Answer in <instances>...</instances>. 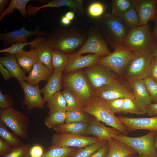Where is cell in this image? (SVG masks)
<instances>
[{
	"label": "cell",
	"mask_w": 157,
	"mask_h": 157,
	"mask_svg": "<svg viewBox=\"0 0 157 157\" xmlns=\"http://www.w3.org/2000/svg\"><path fill=\"white\" fill-rule=\"evenodd\" d=\"M51 141V148L60 147H84L101 140L95 136H88L63 133L53 135Z\"/></svg>",
	"instance_id": "7c38bea8"
},
{
	"label": "cell",
	"mask_w": 157,
	"mask_h": 157,
	"mask_svg": "<svg viewBox=\"0 0 157 157\" xmlns=\"http://www.w3.org/2000/svg\"><path fill=\"white\" fill-rule=\"evenodd\" d=\"M135 53V52L124 47H119L114 49L109 54L102 57L97 63L104 66L123 78L126 67Z\"/></svg>",
	"instance_id": "ba28073f"
},
{
	"label": "cell",
	"mask_w": 157,
	"mask_h": 157,
	"mask_svg": "<svg viewBox=\"0 0 157 157\" xmlns=\"http://www.w3.org/2000/svg\"><path fill=\"white\" fill-rule=\"evenodd\" d=\"M153 58L150 52H135L134 56L126 67L123 79L129 82H132L144 80L147 77Z\"/></svg>",
	"instance_id": "8992f818"
},
{
	"label": "cell",
	"mask_w": 157,
	"mask_h": 157,
	"mask_svg": "<svg viewBox=\"0 0 157 157\" xmlns=\"http://www.w3.org/2000/svg\"><path fill=\"white\" fill-rule=\"evenodd\" d=\"M154 141L155 146L157 152V131L155 132V133Z\"/></svg>",
	"instance_id": "680465c9"
},
{
	"label": "cell",
	"mask_w": 157,
	"mask_h": 157,
	"mask_svg": "<svg viewBox=\"0 0 157 157\" xmlns=\"http://www.w3.org/2000/svg\"><path fill=\"white\" fill-rule=\"evenodd\" d=\"M62 73L56 72L53 71L46 85L40 90L41 93L44 95L43 98L45 103H47L51 97L62 88Z\"/></svg>",
	"instance_id": "603a6c76"
},
{
	"label": "cell",
	"mask_w": 157,
	"mask_h": 157,
	"mask_svg": "<svg viewBox=\"0 0 157 157\" xmlns=\"http://www.w3.org/2000/svg\"><path fill=\"white\" fill-rule=\"evenodd\" d=\"M138 157H150L146 155H139Z\"/></svg>",
	"instance_id": "91938a15"
},
{
	"label": "cell",
	"mask_w": 157,
	"mask_h": 157,
	"mask_svg": "<svg viewBox=\"0 0 157 157\" xmlns=\"http://www.w3.org/2000/svg\"><path fill=\"white\" fill-rule=\"evenodd\" d=\"M82 109L99 121L116 129L122 134L127 135L126 127L112 112L105 99L94 95Z\"/></svg>",
	"instance_id": "3957f363"
},
{
	"label": "cell",
	"mask_w": 157,
	"mask_h": 157,
	"mask_svg": "<svg viewBox=\"0 0 157 157\" xmlns=\"http://www.w3.org/2000/svg\"><path fill=\"white\" fill-rule=\"evenodd\" d=\"M75 152L73 147H49L40 157H69Z\"/></svg>",
	"instance_id": "d590c367"
},
{
	"label": "cell",
	"mask_w": 157,
	"mask_h": 157,
	"mask_svg": "<svg viewBox=\"0 0 157 157\" xmlns=\"http://www.w3.org/2000/svg\"><path fill=\"white\" fill-rule=\"evenodd\" d=\"M119 16L129 29L140 25L138 14L133 6L130 9Z\"/></svg>",
	"instance_id": "836d02e7"
},
{
	"label": "cell",
	"mask_w": 157,
	"mask_h": 157,
	"mask_svg": "<svg viewBox=\"0 0 157 157\" xmlns=\"http://www.w3.org/2000/svg\"><path fill=\"white\" fill-rule=\"evenodd\" d=\"M82 71L80 69L65 74L62 84L75 93L85 106L94 95V91Z\"/></svg>",
	"instance_id": "277c9868"
},
{
	"label": "cell",
	"mask_w": 157,
	"mask_h": 157,
	"mask_svg": "<svg viewBox=\"0 0 157 157\" xmlns=\"http://www.w3.org/2000/svg\"><path fill=\"white\" fill-rule=\"evenodd\" d=\"M76 52L81 55L90 53L102 56L111 53L107 41L95 26L89 27L85 42Z\"/></svg>",
	"instance_id": "8fae6325"
},
{
	"label": "cell",
	"mask_w": 157,
	"mask_h": 157,
	"mask_svg": "<svg viewBox=\"0 0 157 157\" xmlns=\"http://www.w3.org/2000/svg\"><path fill=\"white\" fill-rule=\"evenodd\" d=\"M19 81L24 94V98L22 101L21 104L26 106V110H28V112L30 113L35 108L44 109L45 103L41 95L39 85L34 86L25 81Z\"/></svg>",
	"instance_id": "5bb4252c"
},
{
	"label": "cell",
	"mask_w": 157,
	"mask_h": 157,
	"mask_svg": "<svg viewBox=\"0 0 157 157\" xmlns=\"http://www.w3.org/2000/svg\"><path fill=\"white\" fill-rule=\"evenodd\" d=\"M31 147L29 144L13 147L11 151L2 157H30V151Z\"/></svg>",
	"instance_id": "60d3db41"
},
{
	"label": "cell",
	"mask_w": 157,
	"mask_h": 157,
	"mask_svg": "<svg viewBox=\"0 0 157 157\" xmlns=\"http://www.w3.org/2000/svg\"><path fill=\"white\" fill-rule=\"evenodd\" d=\"M41 42L38 44L35 48L37 50L39 60L50 69H53L52 65V58L53 50L42 44Z\"/></svg>",
	"instance_id": "f546056e"
},
{
	"label": "cell",
	"mask_w": 157,
	"mask_h": 157,
	"mask_svg": "<svg viewBox=\"0 0 157 157\" xmlns=\"http://www.w3.org/2000/svg\"><path fill=\"white\" fill-rule=\"evenodd\" d=\"M31 0H11L8 7L1 14L0 21L6 15L9 16L13 13V10L17 9L19 11L22 17L25 18L27 17L26 7L27 3Z\"/></svg>",
	"instance_id": "f1b7e54d"
},
{
	"label": "cell",
	"mask_w": 157,
	"mask_h": 157,
	"mask_svg": "<svg viewBox=\"0 0 157 157\" xmlns=\"http://www.w3.org/2000/svg\"><path fill=\"white\" fill-rule=\"evenodd\" d=\"M49 33L47 31H40L38 27L34 31L26 30L24 25L20 29L8 33H0V39L2 41L3 45L6 46L11 43L17 42H28V37L34 35L47 36Z\"/></svg>",
	"instance_id": "ac0fdd59"
},
{
	"label": "cell",
	"mask_w": 157,
	"mask_h": 157,
	"mask_svg": "<svg viewBox=\"0 0 157 157\" xmlns=\"http://www.w3.org/2000/svg\"><path fill=\"white\" fill-rule=\"evenodd\" d=\"M13 102L12 98L8 94L2 93L0 90V107L2 109L13 107Z\"/></svg>",
	"instance_id": "f6af8a7d"
},
{
	"label": "cell",
	"mask_w": 157,
	"mask_h": 157,
	"mask_svg": "<svg viewBox=\"0 0 157 157\" xmlns=\"http://www.w3.org/2000/svg\"><path fill=\"white\" fill-rule=\"evenodd\" d=\"M0 138L13 148L24 144L18 136L8 130L6 126L0 121Z\"/></svg>",
	"instance_id": "d6a6232c"
},
{
	"label": "cell",
	"mask_w": 157,
	"mask_h": 157,
	"mask_svg": "<svg viewBox=\"0 0 157 157\" xmlns=\"http://www.w3.org/2000/svg\"><path fill=\"white\" fill-rule=\"evenodd\" d=\"M151 53L153 57L157 58V40L154 41V46Z\"/></svg>",
	"instance_id": "9f6ffc18"
},
{
	"label": "cell",
	"mask_w": 157,
	"mask_h": 157,
	"mask_svg": "<svg viewBox=\"0 0 157 157\" xmlns=\"http://www.w3.org/2000/svg\"><path fill=\"white\" fill-rule=\"evenodd\" d=\"M108 141L102 140L97 142L80 148L71 157H90L100 148L107 144Z\"/></svg>",
	"instance_id": "8d00e7d4"
},
{
	"label": "cell",
	"mask_w": 157,
	"mask_h": 157,
	"mask_svg": "<svg viewBox=\"0 0 157 157\" xmlns=\"http://www.w3.org/2000/svg\"><path fill=\"white\" fill-rule=\"evenodd\" d=\"M13 147L0 138V156L7 154L12 150Z\"/></svg>",
	"instance_id": "7dc6e473"
},
{
	"label": "cell",
	"mask_w": 157,
	"mask_h": 157,
	"mask_svg": "<svg viewBox=\"0 0 157 157\" xmlns=\"http://www.w3.org/2000/svg\"><path fill=\"white\" fill-rule=\"evenodd\" d=\"M103 57L94 54L82 56L73 52L69 55L67 64L63 72L66 74L89 67L97 63Z\"/></svg>",
	"instance_id": "9a60e30c"
},
{
	"label": "cell",
	"mask_w": 157,
	"mask_h": 157,
	"mask_svg": "<svg viewBox=\"0 0 157 157\" xmlns=\"http://www.w3.org/2000/svg\"><path fill=\"white\" fill-rule=\"evenodd\" d=\"M22 68L29 73L34 65L39 61L36 48H31L28 51L24 50L14 55Z\"/></svg>",
	"instance_id": "d4e9b609"
},
{
	"label": "cell",
	"mask_w": 157,
	"mask_h": 157,
	"mask_svg": "<svg viewBox=\"0 0 157 157\" xmlns=\"http://www.w3.org/2000/svg\"><path fill=\"white\" fill-rule=\"evenodd\" d=\"M47 103L49 114L57 111H67V103L60 91L54 94Z\"/></svg>",
	"instance_id": "4316f807"
},
{
	"label": "cell",
	"mask_w": 157,
	"mask_h": 157,
	"mask_svg": "<svg viewBox=\"0 0 157 157\" xmlns=\"http://www.w3.org/2000/svg\"><path fill=\"white\" fill-rule=\"evenodd\" d=\"M65 15L71 21L74 18V13L72 11H69L67 12Z\"/></svg>",
	"instance_id": "6f0895ef"
},
{
	"label": "cell",
	"mask_w": 157,
	"mask_h": 157,
	"mask_svg": "<svg viewBox=\"0 0 157 157\" xmlns=\"http://www.w3.org/2000/svg\"><path fill=\"white\" fill-rule=\"evenodd\" d=\"M157 83V58L152 59L148 72V76Z\"/></svg>",
	"instance_id": "bcb514c9"
},
{
	"label": "cell",
	"mask_w": 157,
	"mask_h": 157,
	"mask_svg": "<svg viewBox=\"0 0 157 157\" xmlns=\"http://www.w3.org/2000/svg\"><path fill=\"white\" fill-rule=\"evenodd\" d=\"M108 144V152L106 157H126L137 153L128 144L114 138Z\"/></svg>",
	"instance_id": "cb8c5ba5"
},
{
	"label": "cell",
	"mask_w": 157,
	"mask_h": 157,
	"mask_svg": "<svg viewBox=\"0 0 157 157\" xmlns=\"http://www.w3.org/2000/svg\"><path fill=\"white\" fill-rule=\"evenodd\" d=\"M10 1L9 0H0V14L4 10L5 7Z\"/></svg>",
	"instance_id": "db71d44e"
},
{
	"label": "cell",
	"mask_w": 157,
	"mask_h": 157,
	"mask_svg": "<svg viewBox=\"0 0 157 157\" xmlns=\"http://www.w3.org/2000/svg\"><path fill=\"white\" fill-rule=\"evenodd\" d=\"M54 71L50 69L39 60L33 66L25 81L29 84L35 86L42 81H47Z\"/></svg>",
	"instance_id": "ffe728a7"
},
{
	"label": "cell",
	"mask_w": 157,
	"mask_h": 157,
	"mask_svg": "<svg viewBox=\"0 0 157 157\" xmlns=\"http://www.w3.org/2000/svg\"><path fill=\"white\" fill-rule=\"evenodd\" d=\"M94 95L106 100L135 99L130 82L120 78L105 85L94 92Z\"/></svg>",
	"instance_id": "9c48e42d"
},
{
	"label": "cell",
	"mask_w": 157,
	"mask_h": 157,
	"mask_svg": "<svg viewBox=\"0 0 157 157\" xmlns=\"http://www.w3.org/2000/svg\"><path fill=\"white\" fill-rule=\"evenodd\" d=\"M105 8L104 5L99 1H94L89 6L88 13L91 17L97 18L104 14Z\"/></svg>",
	"instance_id": "b9f144b4"
},
{
	"label": "cell",
	"mask_w": 157,
	"mask_h": 157,
	"mask_svg": "<svg viewBox=\"0 0 157 157\" xmlns=\"http://www.w3.org/2000/svg\"><path fill=\"white\" fill-rule=\"evenodd\" d=\"M144 83L153 103H157V83L149 77L144 80Z\"/></svg>",
	"instance_id": "7bdbcfd3"
},
{
	"label": "cell",
	"mask_w": 157,
	"mask_h": 157,
	"mask_svg": "<svg viewBox=\"0 0 157 157\" xmlns=\"http://www.w3.org/2000/svg\"><path fill=\"white\" fill-rule=\"evenodd\" d=\"M88 123L73 122L64 123L60 124L53 129L56 133H66L70 134L83 135L86 134L85 132Z\"/></svg>",
	"instance_id": "484cf974"
},
{
	"label": "cell",
	"mask_w": 157,
	"mask_h": 157,
	"mask_svg": "<svg viewBox=\"0 0 157 157\" xmlns=\"http://www.w3.org/2000/svg\"><path fill=\"white\" fill-rule=\"evenodd\" d=\"M106 101L108 105L114 114L122 113L124 99H116Z\"/></svg>",
	"instance_id": "ee69618b"
},
{
	"label": "cell",
	"mask_w": 157,
	"mask_h": 157,
	"mask_svg": "<svg viewBox=\"0 0 157 157\" xmlns=\"http://www.w3.org/2000/svg\"><path fill=\"white\" fill-rule=\"evenodd\" d=\"M121 133L116 129L109 128L95 118L90 119L85 134L92 135L101 140L109 141Z\"/></svg>",
	"instance_id": "d6986e66"
},
{
	"label": "cell",
	"mask_w": 157,
	"mask_h": 157,
	"mask_svg": "<svg viewBox=\"0 0 157 157\" xmlns=\"http://www.w3.org/2000/svg\"><path fill=\"white\" fill-rule=\"evenodd\" d=\"M87 37V32L75 25L70 27L55 29L49 34L41 43L53 50L69 55L82 47Z\"/></svg>",
	"instance_id": "6da1fadb"
},
{
	"label": "cell",
	"mask_w": 157,
	"mask_h": 157,
	"mask_svg": "<svg viewBox=\"0 0 157 157\" xmlns=\"http://www.w3.org/2000/svg\"><path fill=\"white\" fill-rule=\"evenodd\" d=\"M67 111H57L49 114L44 120V124L49 129H54L64 123L67 118Z\"/></svg>",
	"instance_id": "e575fe53"
},
{
	"label": "cell",
	"mask_w": 157,
	"mask_h": 157,
	"mask_svg": "<svg viewBox=\"0 0 157 157\" xmlns=\"http://www.w3.org/2000/svg\"><path fill=\"white\" fill-rule=\"evenodd\" d=\"M43 153V149L42 147L37 144L32 147L30 151V157H40Z\"/></svg>",
	"instance_id": "c3c4849f"
},
{
	"label": "cell",
	"mask_w": 157,
	"mask_h": 157,
	"mask_svg": "<svg viewBox=\"0 0 157 157\" xmlns=\"http://www.w3.org/2000/svg\"><path fill=\"white\" fill-rule=\"evenodd\" d=\"M95 26L114 49L124 47L129 30L119 16L111 13H106L96 18Z\"/></svg>",
	"instance_id": "7a4b0ae2"
},
{
	"label": "cell",
	"mask_w": 157,
	"mask_h": 157,
	"mask_svg": "<svg viewBox=\"0 0 157 157\" xmlns=\"http://www.w3.org/2000/svg\"><path fill=\"white\" fill-rule=\"evenodd\" d=\"M129 82L135 100L145 112L147 107L151 104L152 101L144 80Z\"/></svg>",
	"instance_id": "44dd1931"
},
{
	"label": "cell",
	"mask_w": 157,
	"mask_h": 157,
	"mask_svg": "<svg viewBox=\"0 0 157 157\" xmlns=\"http://www.w3.org/2000/svg\"><path fill=\"white\" fill-rule=\"evenodd\" d=\"M69 55L61 51L53 50L52 65L54 72L62 73L67 64Z\"/></svg>",
	"instance_id": "4dcf8cb0"
},
{
	"label": "cell",
	"mask_w": 157,
	"mask_h": 157,
	"mask_svg": "<svg viewBox=\"0 0 157 157\" xmlns=\"http://www.w3.org/2000/svg\"><path fill=\"white\" fill-rule=\"evenodd\" d=\"M0 72L3 78L6 81L9 80L13 77L9 71L1 63Z\"/></svg>",
	"instance_id": "816d5d0a"
},
{
	"label": "cell",
	"mask_w": 157,
	"mask_h": 157,
	"mask_svg": "<svg viewBox=\"0 0 157 157\" xmlns=\"http://www.w3.org/2000/svg\"><path fill=\"white\" fill-rule=\"evenodd\" d=\"M133 6L131 0H113L111 1V13L119 16L130 9Z\"/></svg>",
	"instance_id": "ab89813d"
},
{
	"label": "cell",
	"mask_w": 157,
	"mask_h": 157,
	"mask_svg": "<svg viewBox=\"0 0 157 157\" xmlns=\"http://www.w3.org/2000/svg\"><path fill=\"white\" fill-rule=\"evenodd\" d=\"M155 25L153 31L152 32V36L154 41L157 40V14L154 21Z\"/></svg>",
	"instance_id": "f5cc1de1"
},
{
	"label": "cell",
	"mask_w": 157,
	"mask_h": 157,
	"mask_svg": "<svg viewBox=\"0 0 157 157\" xmlns=\"http://www.w3.org/2000/svg\"><path fill=\"white\" fill-rule=\"evenodd\" d=\"M1 63L10 72L13 77L18 80L25 81L26 72L18 63L15 56L7 53L4 56L0 57Z\"/></svg>",
	"instance_id": "7402d4cb"
},
{
	"label": "cell",
	"mask_w": 157,
	"mask_h": 157,
	"mask_svg": "<svg viewBox=\"0 0 157 157\" xmlns=\"http://www.w3.org/2000/svg\"><path fill=\"white\" fill-rule=\"evenodd\" d=\"M84 74L94 92L103 85L120 78L104 66L98 64L86 68Z\"/></svg>",
	"instance_id": "4fadbf2b"
},
{
	"label": "cell",
	"mask_w": 157,
	"mask_h": 157,
	"mask_svg": "<svg viewBox=\"0 0 157 157\" xmlns=\"http://www.w3.org/2000/svg\"><path fill=\"white\" fill-rule=\"evenodd\" d=\"M60 22L61 24L64 26L69 25L71 21L68 19L65 15L62 16L60 19Z\"/></svg>",
	"instance_id": "11a10c76"
},
{
	"label": "cell",
	"mask_w": 157,
	"mask_h": 157,
	"mask_svg": "<svg viewBox=\"0 0 157 157\" xmlns=\"http://www.w3.org/2000/svg\"><path fill=\"white\" fill-rule=\"evenodd\" d=\"M61 92L67 103V111L76 109H82L85 106L78 96L72 90L65 88Z\"/></svg>",
	"instance_id": "1f68e13d"
},
{
	"label": "cell",
	"mask_w": 157,
	"mask_h": 157,
	"mask_svg": "<svg viewBox=\"0 0 157 157\" xmlns=\"http://www.w3.org/2000/svg\"><path fill=\"white\" fill-rule=\"evenodd\" d=\"M138 14L140 25L154 21L157 14V0H131Z\"/></svg>",
	"instance_id": "2e32d148"
},
{
	"label": "cell",
	"mask_w": 157,
	"mask_h": 157,
	"mask_svg": "<svg viewBox=\"0 0 157 157\" xmlns=\"http://www.w3.org/2000/svg\"><path fill=\"white\" fill-rule=\"evenodd\" d=\"M133 155H130L129 156H127L126 157H133V156H132Z\"/></svg>",
	"instance_id": "94428289"
},
{
	"label": "cell",
	"mask_w": 157,
	"mask_h": 157,
	"mask_svg": "<svg viewBox=\"0 0 157 157\" xmlns=\"http://www.w3.org/2000/svg\"><path fill=\"white\" fill-rule=\"evenodd\" d=\"M46 37L38 35L34 40L27 42H19L12 44L11 47L0 50V53H6L12 54H15L23 50L25 46L29 45L32 48H35L39 43L44 41Z\"/></svg>",
	"instance_id": "83f0119b"
},
{
	"label": "cell",
	"mask_w": 157,
	"mask_h": 157,
	"mask_svg": "<svg viewBox=\"0 0 157 157\" xmlns=\"http://www.w3.org/2000/svg\"><path fill=\"white\" fill-rule=\"evenodd\" d=\"M82 109H76L67 111V116L65 123L78 122L89 123L90 119L87 116V113Z\"/></svg>",
	"instance_id": "74e56055"
},
{
	"label": "cell",
	"mask_w": 157,
	"mask_h": 157,
	"mask_svg": "<svg viewBox=\"0 0 157 157\" xmlns=\"http://www.w3.org/2000/svg\"><path fill=\"white\" fill-rule=\"evenodd\" d=\"M117 117L128 131L141 129L157 131V116L146 118H132L122 116Z\"/></svg>",
	"instance_id": "e0dca14e"
},
{
	"label": "cell",
	"mask_w": 157,
	"mask_h": 157,
	"mask_svg": "<svg viewBox=\"0 0 157 157\" xmlns=\"http://www.w3.org/2000/svg\"><path fill=\"white\" fill-rule=\"evenodd\" d=\"M108 143L100 148L90 157H104L108 151Z\"/></svg>",
	"instance_id": "681fc988"
},
{
	"label": "cell",
	"mask_w": 157,
	"mask_h": 157,
	"mask_svg": "<svg viewBox=\"0 0 157 157\" xmlns=\"http://www.w3.org/2000/svg\"><path fill=\"white\" fill-rule=\"evenodd\" d=\"M122 113L124 114L129 113L139 115L146 114L145 112L138 103L135 99L130 98L124 99Z\"/></svg>",
	"instance_id": "f35d334b"
},
{
	"label": "cell",
	"mask_w": 157,
	"mask_h": 157,
	"mask_svg": "<svg viewBox=\"0 0 157 157\" xmlns=\"http://www.w3.org/2000/svg\"><path fill=\"white\" fill-rule=\"evenodd\" d=\"M155 132L150 131L144 135L137 137H130L120 133L114 138L128 144L139 155L157 157L154 141Z\"/></svg>",
	"instance_id": "30bf717a"
},
{
	"label": "cell",
	"mask_w": 157,
	"mask_h": 157,
	"mask_svg": "<svg viewBox=\"0 0 157 157\" xmlns=\"http://www.w3.org/2000/svg\"><path fill=\"white\" fill-rule=\"evenodd\" d=\"M154 41L149 24L129 29L126 37L124 47L134 51L150 52Z\"/></svg>",
	"instance_id": "5b68a950"
},
{
	"label": "cell",
	"mask_w": 157,
	"mask_h": 157,
	"mask_svg": "<svg viewBox=\"0 0 157 157\" xmlns=\"http://www.w3.org/2000/svg\"><path fill=\"white\" fill-rule=\"evenodd\" d=\"M146 114L149 116H157V103H151L145 109Z\"/></svg>",
	"instance_id": "f907efd6"
},
{
	"label": "cell",
	"mask_w": 157,
	"mask_h": 157,
	"mask_svg": "<svg viewBox=\"0 0 157 157\" xmlns=\"http://www.w3.org/2000/svg\"><path fill=\"white\" fill-rule=\"evenodd\" d=\"M29 120V118L25 114L13 107L0 109V121L10 128L19 138H28Z\"/></svg>",
	"instance_id": "52a82bcc"
}]
</instances>
